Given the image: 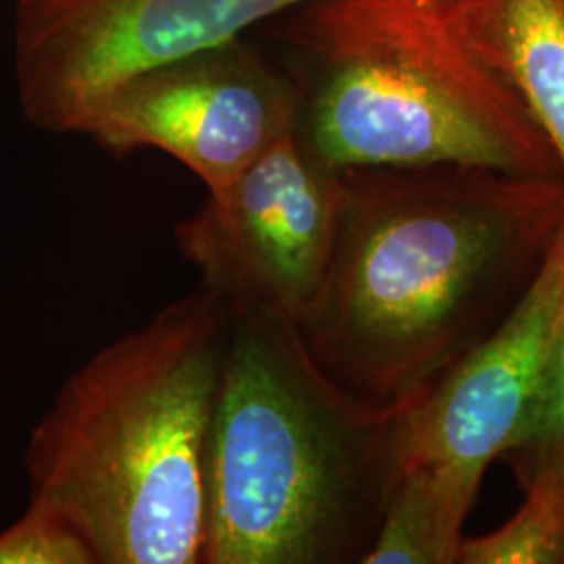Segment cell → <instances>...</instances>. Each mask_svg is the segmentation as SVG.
Segmentation results:
<instances>
[{
  "mask_svg": "<svg viewBox=\"0 0 564 564\" xmlns=\"http://www.w3.org/2000/svg\"><path fill=\"white\" fill-rule=\"evenodd\" d=\"M563 228L564 178L460 163L341 170L303 343L345 393L393 412L505 323Z\"/></svg>",
  "mask_w": 564,
  "mask_h": 564,
  "instance_id": "1",
  "label": "cell"
},
{
  "mask_svg": "<svg viewBox=\"0 0 564 564\" xmlns=\"http://www.w3.org/2000/svg\"><path fill=\"white\" fill-rule=\"evenodd\" d=\"M226 321L202 284L82 364L32 429L30 502L97 564H205Z\"/></svg>",
  "mask_w": 564,
  "mask_h": 564,
  "instance_id": "2",
  "label": "cell"
},
{
  "mask_svg": "<svg viewBox=\"0 0 564 564\" xmlns=\"http://www.w3.org/2000/svg\"><path fill=\"white\" fill-rule=\"evenodd\" d=\"M205 564H354L398 466L393 412L345 393L297 324L226 305Z\"/></svg>",
  "mask_w": 564,
  "mask_h": 564,
  "instance_id": "3",
  "label": "cell"
},
{
  "mask_svg": "<svg viewBox=\"0 0 564 564\" xmlns=\"http://www.w3.org/2000/svg\"><path fill=\"white\" fill-rule=\"evenodd\" d=\"M268 34L297 93L295 139L333 172L460 163L564 178L523 99L464 36L454 0H303Z\"/></svg>",
  "mask_w": 564,
  "mask_h": 564,
  "instance_id": "4",
  "label": "cell"
},
{
  "mask_svg": "<svg viewBox=\"0 0 564 564\" xmlns=\"http://www.w3.org/2000/svg\"><path fill=\"white\" fill-rule=\"evenodd\" d=\"M303 0H15V78L25 120L80 134L121 84L239 39Z\"/></svg>",
  "mask_w": 564,
  "mask_h": 564,
  "instance_id": "5",
  "label": "cell"
},
{
  "mask_svg": "<svg viewBox=\"0 0 564 564\" xmlns=\"http://www.w3.org/2000/svg\"><path fill=\"white\" fill-rule=\"evenodd\" d=\"M339 214V172L274 142L202 209L176 224L182 256L226 305L302 323L316 300Z\"/></svg>",
  "mask_w": 564,
  "mask_h": 564,
  "instance_id": "6",
  "label": "cell"
},
{
  "mask_svg": "<svg viewBox=\"0 0 564 564\" xmlns=\"http://www.w3.org/2000/svg\"><path fill=\"white\" fill-rule=\"evenodd\" d=\"M295 120L297 93L281 63L239 36L132 76L80 134L116 155L160 149L220 193Z\"/></svg>",
  "mask_w": 564,
  "mask_h": 564,
  "instance_id": "7",
  "label": "cell"
},
{
  "mask_svg": "<svg viewBox=\"0 0 564 564\" xmlns=\"http://www.w3.org/2000/svg\"><path fill=\"white\" fill-rule=\"evenodd\" d=\"M563 302L564 228L505 323L393 412L398 470H429L473 505L523 424Z\"/></svg>",
  "mask_w": 564,
  "mask_h": 564,
  "instance_id": "8",
  "label": "cell"
},
{
  "mask_svg": "<svg viewBox=\"0 0 564 564\" xmlns=\"http://www.w3.org/2000/svg\"><path fill=\"white\" fill-rule=\"evenodd\" d=\"M464 36L544 130L564 165V0H454Z\"/></svg>",
  "mask_w": 564,
  "mask_h": 564,
  "instance_id": "9",
  "label": "cell"
},
{
  "mask_svg": "<svg viewBox=\"0 0 564 564\" xmlns=\"http://www.w3.org/2000/svg\"><path fill=\"white\" fill-rule=\"evenodd\" d=\"M470 505L423 468H402L362 564H456Z\"/></svg>",
  "mask_w": 564,
  "mask_h": 564,
  "instance_id": "10",
  "label": "cell"
},
{
  "mask_svg": "<svg viewBox=\"0 0 564 564\" xmlns=\"http://www.w3.org/2000/svg\"><path fill=\"white\" fill-rule=\"evenodd\" d=\"M500 529L460 542V564H564V481H533Z\"/></svg>",
  "mask_w": 564,
  "mask_h": 564,
  "instance_id": "11",
  "label": "cell"
},
{
  "mask_svg": "<svg viewBox=\"0 0 564 564\" xmlns=\"http://www.w3.org/2000/svg\"><path fill=\"white\" fill-rule=\"evenodd\" d=\"M517 481H564V302L545 351L540 381L512 445L505 452Z\"/></svg>",
  "mask_w": 564,
  "mask_h": 564,
  "instance_id": "12",
  "label": "cell"
},
{
  "mask_svg": "<svg viewBox=\"0 0 564 564\" xmlns=\"http://www.w3.org/2000/svg\"><path fill=\"white\" fill-rule=\"evenodd\" d=\"M0 564H97V558L57 512L30 502L21 519L0 531Z\"/></svg>",
  "mask_w": 564,
  "mask_h": 564,
  "instance_id": "13",
  "label": "cell"
}]
</instances>
